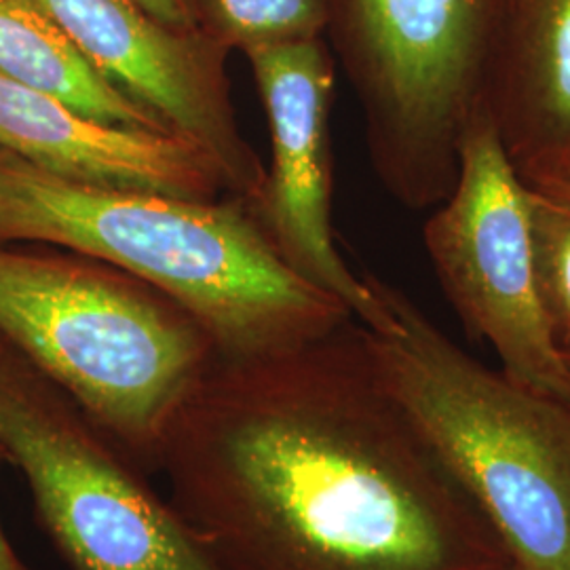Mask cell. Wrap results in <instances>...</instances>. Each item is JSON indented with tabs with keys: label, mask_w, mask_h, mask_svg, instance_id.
Returning a JSON list of instances; mask_svg holds the SVG:
<instances>
[{
	"label": "cell",
	"mask_w": 570,
	"mask_h": 570,
	"mask_svg": "<svg viewBox=\"0 0 570 570\" xmlns=\"http://www.w3.org/2000/svg\"><path fill=\"white\" fill-rule=\"evenodd\" d=\"M0 338L146 473L220 360L204 327L142 279L61 247L0 244Z\"/></svg>",
	"instance_id": "obj_3"
},
{
	"label": "cell",
	"mask_w": 570,
	"mask_h": 570,
	"mask_svg": "<svg viewBox=\"0 0 570 570\" xmlns=\"http://www.w3.org/2000/svg\"><path fill=\"white\" fill-rule=\"evenodd\" d=\"M169 501L223 570L515 564L389 393L355 320L218 360L165 433Z\"/></svg>",
	"instance_id": "obj_1"
},
{
	"label": "cell",
	"mask_w": 570,
	"mask_h": 570,
	"mask_svg": "<svg viewBox=\"0 0 570 570\" xmlns=\"http://www.w3.org/2000/svg\"><path fill=\"white\" fill-rule=\"evenodd\" d=\"M265 106L271 167L252 212L285 263L341 301L370 332H387L393 317L336 247L332 226L334 60L324 37L277 42L244 53Z\"/></svg>",
	"instance_id": "obj_8"
},
{
	"label": "cell",
	"mask_w": 570,
	"mask_h": 570,
	"mask_svg": "<svg viewBox=\"0 0 570 570\" xmlns=\"http://www.w3.org/2000/svg\"><path fill=\"white\" fill-rule=\"evenodd\" d=\"M393 326L367 332L389 393L522 570H570V406L471 357L406 294L364 273Z\"/></svg>",
	"instance_id": "obj_4"
},
{
	"label": "cell",
	"mask_w": 570,
	"mask_h": 570,
	"mask_svg": "<svg viewBox=\"0 0 570 570\" xmlns=\"http://www.w3.org/2000/svg\"><path fill=\"white\" fill-rule=\"evenodd\" d=\"M205 30L230 51L324 37V0H197Z\"/></svg>",
	"instance_id": "obj_13"
},
{
	"label": "cell",
	"mask_w": 570,
	"mask_h": 570,
	"mask_svg": "<svg viewBox=\"0 0 570 570\" xmlns=\"http://www.w3.org/2000/svg\"><path fill=\"white\" fill-rule=\"evenodd\" d=\"M0 150L68 183L220 199L225 180L199 146L176 134L96 121L0 77Z\"/></svg>",
	"instance_id": "obj_10"
},
{
	"label": "cell",
	"mask_w": 570,
	"mask_h": 570,
	"mask_svg": "<svg viewBox=\"0 0 570 570\" xmlns=\"http://www.w3.org/2000/svg\"><path fill=\"white\" fill-rule=\"evenodd\" d=\"M324 37L360 104L370 161L397 204L449 197L487 106L503 0H324Z\"/></svg>",
	"instance_id": "obj_5"
},
{
	"label": "cell",
	"mask_w": 570,
	"mask_h": 570,
	"mask_svg": "<svg viewBox=\"0 0 570 570\" xmlns=\"http://www.w3.org/2000/svg\"><path fill=\"white\" fill-rule=\"evenodd\" d=\"M37 2L106 81L204 150L230 197L256 205L266 167L235 115L225 42L205 28L165 23L134 0Z\"/></svg>",
	"instance_id": "obj_9"
},
{
	"label": "cell",
	"mask_w": 570,
	"mask_h": 570,
	"mask_svg": "<svg viewBox=\"0 0 570 570\" xmlns=\"http://www.w3.org/2000/svg\"><path fill=\"white\" fill-rule=\"evenodd\" d=\"M0 244L61 247L119 266L183 306L220 360L285 353L353 320L285 263L239 197L85 186L0 150Z\"/></svg>",
	"instance_id": "obj_2"
},
{
	"label": "cell",
	"mask_w": 570,
	"mask_h": 570,
	"mask_svg": "<svg viewBox=\"0 0 570 570\" xmlns=\"http://www.w3.org/2000/svg\"><path fill=\"white\" fill-rule=\"evenodd\" d=\"M429 261L473 338L501 372L570 406V367L541 298L529 190L511 164L489 106L469 125L449 197L423 226Z\"/></svg>",
	"instance_id": "obj_7"
},
{
	"label": "cell",
	"mask_w": 570,
	"mask_h": 570,
	"mask_svg": "<svg viewBox=\"0 0 570 570\" xmlns=\"http://www.w3.org/2000/svg\"><path fill=\"white\" fill-rule=\"evenodd\" d=\"M564 357H567V364H569L570 367V353H564Z\"/></svg>",
	"instance_id": "obj_18"
},
{
	"label": "cell",
	"mask_w": 570,
	"mask_h": 570,
	"mask_svg": "<svg viewBox=\"0 0 570 570\" xmlns=\"http://www.w3.org/2000/svg\"><path fill=\"white\" fill-rule=\"evenodd\" d=\"M155 18L176 28H205L197 0H134Z\"/></svg>",
	"instance_id": "obj_15"
},
{
	"label": "cell",
	"mask_w": 570,
	"mask_h": 570,
	"mask_svg": "<svg viewBox=\"0 0 570 570\" xmlns=\"http://www.w3.org/2000/svg\"><path fill=\"white\" fill-rule=\"evenodd\" d=\"M0 77L47 94L106 125L174 134L106 81L37 0H0Z\"/></svg>",
	"instance_id": "obj_12"
},
{
	"label": "cell",
	"mask_w": 570,
	"mask_h": 570,
	"mask_svg": "<svg viewBox=\"0 0 570 570\" xmlns=\"http://www.w3.org/2000/svg\"><path fill=\"white\" fill-rule=\"evenodd\" d=\"M0 450L70 570H223L81 407L0 338Z\"/></svg>",
	"instance_id": "obj_6"
},
{
	"label": "cell",
	"mask_w": 570,
	"mask_h": 570,
	"mask_svg": "<svg viewBox=\"0 0 570 570\" xmlns=\"http://www.w3.org/2000/svg\"><path fill=\"white\" fill-rule=\"evenodd\" d=\"M2 463H7V456L0 450V465ZM0 570H30L21 562L18 551L13 550L11 541L7 539L4 530H2V524H0Z\"/></svg>",
	"instance_id": "obj_16"
},
{
	"label": "cell",
	"mask_w": 570,
	"mask_h": 570,
	"mask_svg": "<svg viewBox=\"0 0 570 570\" xmlns=\"http://www.w3.org/2000/svg\"><path fill=\"white\" fill-rule=\"evenodd\" d=\"M527 190L541 298L556 343L570 353V180Z\"/></svg>",
	"instance_id": "obj_14"
},
{
	"label": "cell",
	"mask_w": 570,
	"mask_h": 570,
	"mask_svg": "<svg viewBox=\"0 0 570 570\" xmlns=\"http://www.w3.org/2000/svg\"><path fill=\"white\" fill-rule=\"evenodd\" d=\"M499 570H522L518 564H511V567H505V569H499Z\"/></svg>",
	"instance_id": "obj_17"
},
{
	"label": "cell",
	"mask_w": 570,
	"mask_h": 570,
	"mask_svg": "<svg viewBox=\"0 0 570 570\" xmlns=\"http://www.w3.org/2000/svg\"><path fill=\"white\" fill-rule=\"evenodd\" d=\"M487 106L524 184L570 180V0H503Z\"/></svg>",
	"instance_id": "obj_11"
}]
</instances>
